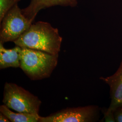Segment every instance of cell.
<instances>
[{"label": "cell", "instance_id": "obj_4", "mask_svg": "<svg viewBox=\"0 0 122 122\" xmlns=\"http://www.w3.org/2000/svg\"><path fill=\"white\" fill-rule=\"evenodd\" d=\"M0 23V43L4 44L18 39L30 28L32 22L25 16L16 4L5 14Z\"/></svg>", "mask_w": 122, "mask_h": 122}, {"label": "cell", "instance_id": "obj_13", "mask_svg": "<svg viewBox=\"0 0 122 122\" xmlns=\"http://www.w3.org/2000/svg\"><path fill=\"white\" fill-rule=\"evenodd\" d=\"M0 122H10L9 118H7L3 113L0 112Z\"/></svg>", "mask_w": 122, "mask_h": 122}, {"label": "cell", "instance_id": "obj_2", "mask_svg": "<svg viewBox=\"0 0 122 122\" xmlns=\"http://www.w3.org/2000/svg\"><path fill=\"white\" fill-rule=\"evenodd\" d=\"M58 54L22 48L20 68L32 81L50 77L57 64Z\"/></svg>", "mask_w": 122, "mask_h": 122}, {"label": "cell", "instance_id": "obj_11", "mask_svg": "<svg viewBox=\"0 0 122 122\" xmlns=\"http://www.w3.org/2000/svg\"><path fill=\"white\" fill-rule=\"evenodd\" d=\"M103 113L104 114V120L105 122H115V119L114 116L113 111H109L108 109L102 110Z\"/></svg>", "mask_w": 122, "mask_h": 122}, {"label": "cell", "instance_id": "obj_8", "mask_svg": "<svg viewBox=\"0 0 122 122\" xmlns=\"http://www.w3.org/2000/svg\"><path fill=\"white\" fill-rule=\"evenodd\" d=\"M21 51L22 48L18 46L10 49L5 48L0 43V69L20 67Z\"/></svg>", "mask_w": 122, "mask_h": 122}, {"label": "cell", "instance_id": "obj_10", "mask_svg": "<svg viewBox=\"0 0 122 122\" xmlns=\"http://www.w3.org/2000/svg\"><path fill=\"white\" fill-rule=\"evenodd\" d=\"M21 0H0V22L10 9Z\"/></svg>", "mask_w": 122, "mask_h": 122}, {"label": "cell", "instance_id": "obj_6", "mask_svg": "<svg viewBox=\"0 0 122 122\" xmlns=\"http://www.w3.org/2000/svg\"><path fill=\"white\" fill-rule=\"evenodd\" d=\"M100 79L109 86L111 101L107 109L114 112L118 107L122 106V61L114 74Z\"/></svg>", "mask_w": 122, "mask_h": 122}, {"label": "cell", "instance_id": "obj_9", "mask_svg": "<svg viewBox=\"0 0 122 122\" xmlns=\"http://www.w3.org/2000/svg\"><path fill=\"white\" fill-rule=\"evenodd\" d=\"M5 105L0 106V111L3 113L12 122H39V114L25 113H15Z\"/></svg>", "mask_w": 122, "mask_h": 122}, {"label": "cell", "instance_id": "obj_1", "mask_svg": "<svg viewBox=\"0 0 122 122\" xmlns=\"http://www.w3.org/2000/svg\"><path fill=\"white\" fill-rule=\"evenodd\" d=\"M62 39L58 30L50 23L38 21L13 42L21 48L40 50L57 55L60 51Z\"/></svg>", "mask_w": 122, "mask_h": 122}, {"label": "cell", "instance_id": "obj_3", "mask_svg": "<svg viewBox=\"0 0 122 122\" xmlns=\"http://www.w3.org/2000/svg\"><path fill=\"white\" fill-rule=\"evenodd\" d=\"M4 105L19 112L39 114L41 101L37 96L17 85L6 82L5 84Z\"/></svg>", "mask_w": 122, "mask_h": 122}, {"label": "cell", "instance_id": "obj_5", "mask_svg": "<svg viewBox=\"0 0 122 122\" xmlns=\"http://www.w3.org/2000/svg\"><path fill=\"white\" fill-rule=\"evenodd\" d=\"M100 109L96 105L67 108L47 117L40 116L39 122H92L100 117Z\"/></svg>", "mask_w": 122, "mask_h": 122}, {"label": "cell", "instance_id": "obj_12", "mask_svg": "<svg viewBox=\"0 0 122 122\" xmlns=\"http://www.w3.org/2000/svg\"><path fill=\"white\" fill-rule=\"evenodd\" d=\"M113 113L115 122H122V106L118 107Z\"/></svg>", "mask_w": 122, "mask_h": 122}, {"label": "cell", "instance_id": "obj_7", "mask_svg": "<svg viewBox=\"0 0 122 122\" xmlns=\"http://www.w3.org/2000/svg\"><path fill=\"white\" fill-rule=\"evenodd\" d=\"M77 4V0H31L29 5L22 9V12L25 17L33 22L41 10L57 5L74 7Z\"/></svg>", "mask_w": 122, "mask_h": 122}]
</instances>
